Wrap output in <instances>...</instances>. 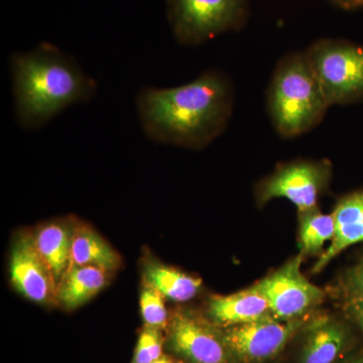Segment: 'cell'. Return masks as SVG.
<instances>
[{
  "mask_svg": "<svg viewBox=\"0 0 363 363\" xmlns=\"http://www.w3.org/2000/svg\"><path fill=\"white\" fill-rule=\"evenodd\" d=\"M234 102L233 81L215 69L177 87H143L135 97L147 138L192 150L204 149L225 131Z\"/></svg>",
  "mask_w": 363,
  "mask_h": 363,
  "instance_id": "6da1fadb",
  "label": "cell"
},
{
  "mask_svg": "<svg viewBox=\"0 0 363 363\" xmlns=\"http://www.w3.org/2000/svg\"><path fill=\"white\" fill-rule=\"evenodd\" d=\"M16 121L26 130H40L68 107L88 104L97 83L76 61L49 42L9 58Z\"/></svg>",
  "mask_w": 363,
  "mask_h": 363,
  "instance_id": "7a4b0ae2",
  "label": "cell"
},
{
  "mask_svg": "<svg viewBox=\"0 0 363 363\" xmlns=\"http://www.w3.org/2000/svg\"><path fill=\"white\" fill-rule=\"evenodd\" d=\"M330 104L305 51L279 60L267 91V108L281 138H297L323 121Z\"/></svg>",
  "mask_w": 363,
  "mask_h": 363,
  "instance_id": "3957f363",
  "label": "cell"
},
{
  "mask_svg": "<svg viewBox=\"0 0 363 363\" xmlns=\"http://www.w3.org/2000/svg\"><path fill=\"white\" fill-rule=\"evenodd\" d=\"M166 4L174 37L190 47L241 30L250 16V0H166Z\"/></svg>",
  "mask_w": 363,
  "mask_h": 363,
  "instance_id": "277c9868",
  "label": "cell"
},
{
  "mask_svg": "<svg viewBox=\"0 0 363 363\" xmlns=\"http://www.w3.org/2000/svg\"><path fill=\"white\" fill-rule=\"evenodd\" d=\"M330 106L363 98V47L321 39L305 50Z\"/></svg>",
  "mask_w": 363,
  "mask_h": 363,
  "instance_id": "5b68a950",
  "label": "cell"
},
{
  "mask_svg": "<svg viewBox=\"0 0 363 363\" xmlns=\"http://www.w3.org/2000/svg\"><path fill=\"white\" fill-rule=\"evenodd\" d=\"M331 162L327 160H297L279 164L276 171L257 185V201L267 204L284 198L297 207L298 212L318 207V201L328 188Z\"/></svg>",
  "mask_w": 363,
  "mask_h": 363,
  "instance_id": "8992f818",
  "label": "cell"
},
{
  "mask_svg": "<svg viewBox=\"0 0 363 363\" xmlns=\"http://www.w3.org/2000/svg\"><path fill=\"white\" fill-rule=\"evenodd\" d=\"M300 255L255 284L269 302L272 316L281 321L303 319L324 301L325 292L301 272Z\"/></svg>",
  "mask_w": 363,
  "mask_h": 363,
  "instance_id": "52a82bcc",
  "label": "cell"
},
{
  "mask_svg": "<svg viewBox=\"0 0 363 363\" xmlns=\"http://www.w3.org/2000/svg\"><path fill=\"white\" fill-rule=\"evenodd\" d=\"M303 319L281 321L267 316L227 329L224 340L233 355L243 362H262L276 357L285 347Z\"/></svg>",
  "mask_w": 363,
  "mask_h": 363,
  "instance_id": "ba28073f",
  "label": "cell"
},
{
  "mask_svg": "<svg viewBox=\"0 0 363 363\" xmlns=\"http://www.w3.org/2000/svg\"><path fill=\"white\" fill-rule=\"evenodd\" d=\"M169 341L172 350L193 363H229L233 354L223 335L191 313L172 318Z\"/></svg>",
  "mask_w": 363,
  "mask_h": 363,
  "instance_id": "9c48e42d",
  "label": "cell"
},
{
  "mask_svg": "<svg viewBox=\"0 0 363 363\" xmlns=\"http://www.w3.org/2000/svg\"><path fill=\"white\" fill-rule=\"evenodd\" d=\"M11 278L14 288L28 300L48 303L57 298L58 285L38 250L35 236H21L14 243L11 257Z\"/></svg>",
  "mask_w": 363,
  "mask_h": 363,
  "instance_id": "30bf717a",
  "label": "cell"
},
{
  "mask_svg": "<svg viewBox=\"0 0 363 363\" xmlns=\"http://www.w3.org/2000/svg\"><path fill=\"white\" fill-rule=\"evenodd\" d=\"M335 233L330 245L320 255L313 267V274H319L341 252L363 242V189L343 196L336 203L333 212Z\"/></svg>",
  "mask_w": 363,
  "mask_h": 363,
  "instance_id": "8fae6325",
  "label": "cell"
},
{
  "mask_svg": "<svg viewBox=\"0 0 363 363\" xmlns=\"http://www.w3.org/2000/svg\"><path fill=\"white\" fill-rule=\"evenodd\" d=\"M350 332L331 316L317 318L307 329L301 363H335L345 350Z\"/></svg>",
  "mask_w": 363,
  "mask_h": 363,
  "instance_id": "7c38bea8",
  "label": "cell"
},
{
  "mask_svg": "<svg viewBox=\"0 0 363 363\" xmlns=\"http://www.w3.org/2000/svg\"><path fill=\"white\" fill-rule=\"evenodd\" d=\"M208 314L218 324L231 327L272 316L269 302L257 286L210 300Z\"/></svg>",
  "mask_w": 363,
  "mask_h": 363,
  "instance_id": "4fadbf2b",
  "label": "cell"
},
{
  "mask_svg": "<svg viewBox=\"0 0 363 363\" xmlns=\"http://www.w3.org/2000/svg\"><path fill=\"white\" fill-rule=\"evenodd\" d=\"M108 272L96 267L72 266L59 284L57 300L67 310L85 304L107 284Z\"/></svg>",
  "mask_w": 363,
  "mask_h": 363,
  "instance_id": "5bb4252c",
  "label": "cell"
},
{
  "mask_svg": "<svg viewBox=\"0 0 363 363\" xmlns=\"http://www.w3.org/2000/svg\"><path fill=\"white\" fill-rule=\"evenodd\" d=\"M72 266L96 267L111 272L121 266V257L99 234L81 227L73 233Z\"/></svg>",
  "mask_w": 363,
  "mask_h": 363,
  "instance_id": "9a60e30c",
  "label": "cell"
},
{
  "mask_svg": "<svg viewBox=\"0 0 363 363\" xmlns=\"http://www.w3.org/2000/svg\"><path fill=\"white\" fill-rule=\"evenodd\" d=\"M73 233L65 224L51 223L40 228L35 236L38 250L51 269L58 286L71 266Z\"/></svg>",
  "mask_w": 363,
  "mask_h": 363,
  "instance_id": "2e32d148",
  "label": "cell"
},
{
  "mask_svg": "<svg viewBox=\"0 0 363 363\" xmlns=\"http://www.w3.org/2000/svg\"><path fill=\"white\" fill-rule=\"evenodd\" d=\"M147 285L161 293L164 298L175 302H187L197 295L201 279L189 276L174 267L150 264L145 272Z\"/></svg>",
  "mask_w": 363,
  "mask_h": 363,
  "instance_id": "e0dca14e",
  "label": "cell"
},
{
  "mask_svg": "<svg viewBox=\"0 0 363 363\" xmlns=\"http://www.w3.org/2000/svg\"><path fill=\"white\" fill-rule=\"evenodd\" d=\"M298 214V248L300 255L320 257L324 252L323 247L327 241L332 240L335 233L333 215L324 214L319 207Z\"/></svg>",
  "mask_w": 363,
  "mask_h": 363,
  "instance_id": "ac0fdd59",
  "label": "cell"
},
{
  "mask_svg": "<svg viewBox=\"0 0 363 363\" xmlns=\"http://www.w3.org/2000/svg\"><path fill=\"white\" fill-rule=\"evenodd\" d=\"M142 314L147 326L164 328L168 322V312L164 307V296L147 285L140 296Z\"/></svg>",
  "mask_w": 363,
  "mask_h": 363,
  "instance_id": "d6986e66",
  "label": "cell"
},
{
  "mask_svg": "<svg viewBox=\"0 0 363 363\" xmlns=\"http://www.w3.org/2000/svg\"><path fill=\"white\" fill-rule=\"evenodd\" d=\"M162 337L160 329L147 326L138 339L133 363H152L162 357Z\"/></svg>",
  "mask_w": 363,
  "mask_h": 363,
  "instance_id": "ffe728a7",
  "label": "cell"
},
{
  "mask_svg": "<svg viewBox=\"0 0 363 363\" xmlns=\"http://www.w3.org/2000/svg\"><path fill=\"white\" fill-rule=\"evenodd\" d=\"M339 294L341 298H363V259L345 272L340 283Z\"/></svg>",
  "mask_w": 363,
  "mask_h": 363,
  "instance_id": "44dd1931",
  "label": "cell"
},
{
  "mask_svg": "<svg viewBox=\"0 0 363 363\" xmlns=\"http://www.w3.org/2000/svg\"><path fill=\"white\" fill-rule=\"evenodd\" d=\"M342 309L348 319L363 332V298H342Z\"/></svg>",
  "mask_w": 363,
  "mask_h": 363,
  "instance_id": "7402d4cb",
  "label": "cell"
},
{
  "mask_svg": "<svg viewBox=\"0 0 363 363\" xmlns=\"http://www.w3.org/2000/svg\"><path fill=\"white\" fill-rule=\"evenodd\" d=\"M332 4L345 11L359 9L363 6V0H330Z\"/></svg>",
  "mask_w": 363,
  "mask_h": 363,
  "instance_id": "603a6c76",
  "label": "cell"
},
{
  "mask_svg": "<svg viewBox=\"0 0 363 363\" xmlns=\"http://www.w3.org/2000/svg\"><path fill=\"white\" fill-rule=\"evenodd\" d=\"M345 363H363V354H359L357 355V357L351 358V359Z\"/></svg>",
  "mask_w": 363,
  "mask_h": 363,
  "instance_id": "cb8c5ba5",
  "label": "cell"
},
{
  "mask_svg": "<svg viewBox=\"0 0 363 363\" xmlns=\"http://www.w3.org/2000/svg\"><path fill=\"white\" fill-rule=\"evenodd\" d=\"M167 358H168V357H164V355H162V357H160L159 359H157L156 362H154L152 363H166Z\"/></svg>",
  "mask_w": 363,
  "mask_h": 363,
  "instance_id": "d4e9b609",
  "label": "cell"
},
{
  "mask_svg": "<svg viewBox=\"0 0 363 363\" xmlns=\"http://www.w3.org/2000/svg\"><path fill=\"white\" fill-rule=\"evenodd\" d=\"M166 363H173V362H172L171 360L169 359V358H167Z\"/></svg>",
  "mask_w": 363,
  "mask_h": 363,
  "instance_id": "484cf974",
  "label": "cell"
}]
</instances>
